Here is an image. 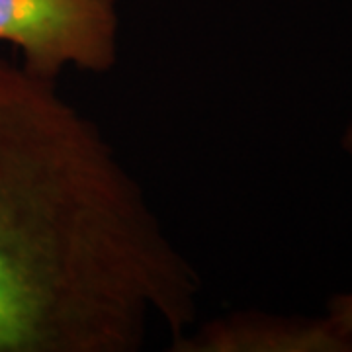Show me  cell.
Returning a JSON list of instances; mask_svg holds the SVG:
<instances>
[{
  "mask_svg": "<svg viewBox=\"0 0 352 352\" xmlns=\"http://www.w3.org/2000/svg\"><path fill=\"white\" fill-rule=\"evenodd\" d=\"M200 288L100 127L55 78L0 59V352L175 344Z\"/></svg>",
  "mask_w": 352,
  "mask_h": 352,
  "instance_id": "6da1fadb",
  "label": "cell"
},
{
  "mask_svg": "<svg viewBox=\"0 0 352 352\" xmlns=\"http://www.w3.org/2000/svg\"><path fill=\"white\" fill-rule=\"evenodd\" d=\"M0 41L47 78L67 67L104 73L118 61V0H0Z\"/></svg>",
  "mask_w": 352,
  "mask_h": 352,
  "instance_id": "7a4b0ae2",
  "label": "cell"
},
{
  "mask_svg": "<svg viewBox=\"0 0 352 352\" xmlns=\"http://www.w3.org/2000/svg\"><path fill=\"white\" fill-rule=\"evenodd\" d=\"M206 352H352V337L325 319L235 315L215 321L173 349Z\"/></svg>",
  "mask_w": 352,
  "mask_h": 352,
  "instance_id": "3957f363",
  "label": "cell"
},
{
  "mask_svg": "<svg viewBox=\"0 0 352 352\" xmlns=\"http://www.w3.org/2000/svg\"><path fill=\"white\" fill-rule=\"evenodd\" d=\"M327 319L339 329L340 333L352 337V292L339 294L331 298L327 309Z\"/></svg>",
  "mask_w": 352,
  "mask_h": 352,
  "instance_id": "277c9868",
  "label": "cell"
},
{
  "mask_svg": "<svg viewBox=\"0 0 352 352\" xmlns=\"http://www.w3.org/2000/svg\"><path fill=\"white\" fill-rule=\"evenodd\" d=\"M346 141L351 143V149H352V129H351V133H349V138H346Z\"/></svg>",
  "mask_w": 352,
  "mask_h": 352,
  "instance_id": "5b68a950",
  "label": "cell"
}]
</instances>
